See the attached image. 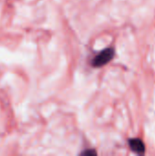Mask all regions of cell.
<instances>
[{"label": "cell", "instance_id": "3957f363", "mask_svg": "<svg viewBox=\"0 0 155 156\" xmlns=\"http://www.w3.org/2000/svg\"><path fill=\"white\" fill-rule=\"evenodd\" d=\"M81 154H83V155H96L97 152L92 150V149H90V150H86V151L82 152Z\"/></svg>", "mask_w": 155, "mask_h": 156}, {"label": "cell", "instance_id": "6da1fadb", "mask_svg": "<svg viewBox=\"0 0 155 156\" xmlns=\"http://www.w3.org/2000/svg\"><path fill=\"white\" fill-rule=\"evenodd\" d=\"M115 51L112 48H108L101 50L97 56L93 58L91 60V65L94 68H100L108 64L114 57Z\"/></svg>", "mask_w": 155, "mask_h": 156}, {"label": "cell", "instance_id": "7a4b0ae2", "mask_svg": "<svg viewBox=\"0 0 155 156\" xmlns=\"http://www.w3.org/2000/svg\"><path fill=\"white\" fill-rule=\"evenodd\" d=\"M130 148L132 152L138 154H143L145 152V145L143 144V142L141 139L138 138H133V139H130L128 141Z\"/></svg>", "mask_w": 155, "mask_h": 156}]
</instances>
